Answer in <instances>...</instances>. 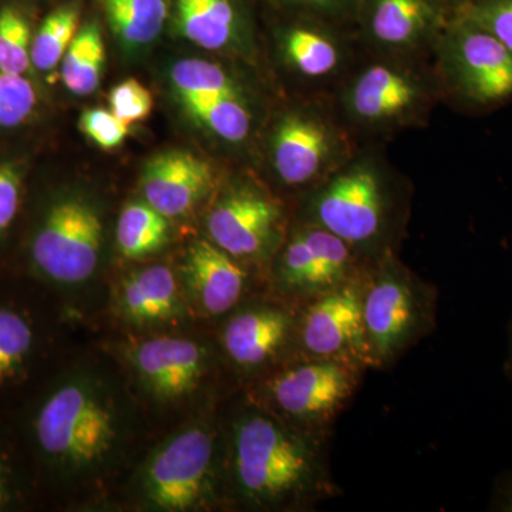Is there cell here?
<instances>
[{
	"mask_svg": "<svg viewBox=\"0 0 512 512\" xmlns=\"http://www.w3.org/2000/svg\"><path fill=\"white\" fill-rule=\"evenodd\" d=\"M117 305L124 318L138 325L167 322L183 312L177 278L164 265L127 276L117 293Z\"/></svg>",
	"mask_w": 512,
	"mask_h": 512,
	"instance_id": "cell-19",
	"label": "cell"
},
{
	"mask_svg": "<svg viewBox=\"0 0 512 512\" xmlns=\"http://www.w3.org/2000/svg\"><path fill=\"white\" fill-rule=\"evenodd\" d=\"M109 103L110 110L130 126L146 120L154 106L150 90L136 79L124 80L113 87Z\"/></svg>",
	"mask_w": 512,
	"mask_h": 512,
	"instance_id": "cell-32",
	"label": "cell"
},
{
	"mask_svg": "<svg viewBox=\"0 0 512 512\" xmlns=\"http://www.w3.org/2000/svg\"><path fill=\"white\" fill-rule=\"evenodd\" d=\"M372 264L325 228L305 222L279 252L271 272L272 291L302 306L362 278Z\"/></svg>",
	"mask_w": 512,
	"mask_h": 512,
	"instance_id": "cell-8",
	"label": "cell"
},
{
	"mask_svg": "<svg viewBox=\"0 0 512 512\" xmlns=\"http://www.w3.org/2000/svg\"><path fill=\"white\" fill-rule=\"evenodd\" d=\"M183 104L192 119L229 143H241L251 133L252 116L242 97H210Z\"/></svg>",
	"mask_w": 512,
	"mask_h": 512,
	"instance_id": "cell-26",
	"label": "cell"
},
{
	"mask_svg": "<svg viewBox=\"0 0 512 512\" xmlns=\"http://www.w3.org/2000/svg\"><path fill=\"white\" fill-rule=\"evenodd\" d=\"M491 510L512 512V473L505 474L495 485Z\"/></svg>",
	"mask_w": 512,
	"mask_h": 512,
	"instance_id": "cell-36",
	"label": "cell"
},
{
	"mask_svg": "<svg viewBox=\"0 0 512 512\" xmlns=\"http://www.w3.org/2000/svg\"><path fill=\"white\" fill-rule=\"evenodd\" d=\"M448 59L464 99L490 106L512 97V52L487 30L464 25L451 39Z\"/></svg>",
	"mask_w": 512,
	"mask_h": 512,
	"instance_id": "cell-12",
	"label": "cell"
},
{
	"mask_svg": "<svg viewBox=\"0 0 512 512\" xmlns=\"http://www.w3.org/2000/svg\"><path fill=\"white\" fill-rule=\"evenodd\" d=\"M37 487L35 467L18 427L0 426V512L29 507Z\"/></svg>",
	"mask_w": 512,
	"mask_h": 512,
	"instance_id": "cell-20",
	"label": "cell"
},
{
	"mask_svg": "<svg viewBox=\"0 0 512 512\" xmlns=\"http://www.w3.org/2000/svg\"><path fill=\"white\" fill-rule=\"evenodd\" d=\"M32 30L15 8L0 10V70L25 74L32 64Z\"/></svg>",
	"mask_w": 512,
	"mask_h": 512,
	"instance_id": "cell-30",
	"label": "cell"
},
{
	"mask_svg": "<svg viewBox=\"0 0 512 512\" xmlns=\"http://www.w3.org/2000/svg\"><path fill=\"white\" fill-rule=\"evenodd\" d=\"M171 80L183 103L210 97H242L237 84L222 67L204 60L178 62L171 70Z\"/></svg>",
	"mask_w": 512,
	"mask_h": 512,
	"instance_id": "cell-27",
	"label": "cell"
},
{
	"mask_svg": "<svg viewBox=\"0 0 512 512\" xmlns=\"http://www.w3.org/2000/svg\"><path fill=\"white\" fill-rule=\"evenodd\" d=\"M306 221L345 241L369 262L394 254L400 204L372 165H353L320 184L306 205Z\"/></svg>",
	"mask_w": 512,
	"mask_h": 512,
	"instance_id": "cell-4",
	"label": "cell"
},
{
	"mask_svg": "<svg viewBox=\"0 0 512 512\" xmlns=\"http://www.w3.org/2000/svg\"><path fill=\"white\" fill-rule=\"evenodd\" d=\"M22 204V173L15 165L0 164V244L15 225Z\"/></svg>",
	"mask_w": 512,
	"mask_h": 512,
	"instance_id": "cell-34",
	"label": "cell"
},
{
	"mask_svg": "<svg viewBox=\"0 0 512 512\" xmlns=\"http://www.w3.org/2000/svg\"><path fill=\"white\" fill-rule=\"evenodd\" d=\"M299 306L279 298L239 305L221 333L232 366L245 375H268L295 357Z\"/></svg>",
	"mask_w": 512,
	"mask_h": 512,
	"instance_id": "cell-10",
	"label": "cell"
},
{
	"mask_svg": "<svg viewBox=\"0 0 512 512\" xmlns=\"http://www.w3.org/2000/svg\"><path fill=\"white\" fill-rule=\"evenodd\" d=\"M430 9L424 0H376L373 9V35L389 46L412 45L426 30Z\"/></svg>",
	"mask_w": 512,
	"mask_h": 512,
	"instance_id": "cell-25",
	"label": "cell"
},
{
	"mask_svg": "<svg viewBox=\"0 0 512 512\" xmlns=\"http://www.w3.org/2000/svg\"><path fill=\"white\" fill-rule=\"evenodd\" d=\"M363 278L299 306L293 360H339L370 370L362 316Z\"/></svg>",
	"mask_w": 512,
	"mask_h": 512,
	"instance_id": "cell-9",
	"label": "cell"
},
{
	"mask_svg": "<svg viewBox=\"0 0 512 512\" xmlns=\"http://www.w3.org/2000/svg\"><path fill=\"white\" fill-rule=\"evenodd\" d=\"M168 234V218L146 201L131 202L121 211L117 244L126 258L138 259L154 254L164 247Z\"/></svg>",
	"mask_w": 512,
	"mask_h": 512,
	"instance_id": "cell-24",
	"label": "cell"
},
{
	"mask_svg": "<svg viewBox=\"0 0 512 512\" xmlns=\"http://www.w3.org/2000/svg\"><path fill=\"white\" fill-rule=\"evenodd\" d=\"M185 276L195 302L208 316L228 315L247 298V269L212 241L201 239L191 245L185 259Z\"/></svg>",
	"mask_w": 512,
	"mask_h": 512,
	"instance_id": "cell-16",
	"label": "cell"
},
{
	"mask_svg": "<svg viewBox=\"0 0 512 512\" xmlns=\"http://www.w3.org/2000/svg\"><path fill=\"white\" fill-rule=\"evenodd\" d=\"M42 352V329L23 303L0 299V396L25 386Z\"/></svg>",
	"mask_w": 512,
	"mask_h": 512,
	"instance_id": "cell-18",
	"label": "cell"
},
{
	"mask_svg": "<svg viewBox=\"0 0 512 512\" xmlns=\"http://www.w3.org/2000/svg\"><path fill=\"white\" fill-rule=\"evenodd\" d=\"M420 84L409 73L387 64H373L357 77L349 93L353 114L366 123H389L419 106Z\"/></svg>",
	"mask_w": 512,
	"mask_h": 512,
	"instance_id": "cell-17",
	"label": "cell"
},
{
	"mask_svg": "<svg viewBox=\"0 0 512 512\" xmlns=\"http://www.w3.org/2000/svg\"><path fill=\"white\" fill-rule=\"evenodd\" d=\"M510 373L512 375V335H511V350H510Z\"/></svg>",
	"mask_w": 512,
	"mask_h": 512,
	"instance_id": "cell-37",
	"label": "cell"
},
{
	"mask_svg": "<svg viewBox=\"0 0 512 512\" xmlns=\"http://www.w3.org/2000/svg\"><path fill=\"white\" fill-rule=\"evenodd\" d=\"M40 484H70L111 466L126 437L116 392L93 375L56 377L15 419Z\"/></svg>",
	"mask_w": 512,
	"mask_h": 512,
	"instance_id": "cell-1",
	"label": "cell"
},
{
	"mask_svg": "<svg viewBox=\"0 0 512 512\" xmlns=\"http://www.w3.org/2000/svg\"><path fill=\"white\" fill-rule=\"evenodd\" d=\"M336 138L325 121L291 114L276 127L272 160L276 175L288 187H305L322 180L333 157Z\"/></svg>",
	"mask_w": 512,
	"mask_h": 512,
	"instance_id": "cell-15",
	"label": "cell"
},
{
	"mask_svg": "<svg viewBox=\"0 0 512 512\" xmlns=\"http://www.w3.org/2000/svg\"><path fill=\"white\" fill-rule=\"evenodd\" d=\"M137 376L158 400H174L197 389L210 365L208 350L195 340H144L130 352Z\"/></svg>",
	"mask_w": 512,
	"mask_h": 512,
	"instance_id": "cell-13",
	"label": "cell"
},
{
	"mask_svg": "<svg viewBox=\"0 0 512 512\" xmlns=\"http://www.w3.org/2000/svg\"><path fill=\"white\" fill-rule=\"evenodd\" d=\"M366 372L352 362L292 360L262 377L251 400L295 429L330 440Z\"/></svg>",
	"mask_w": 512,
	"mask_h": 512,
	"instance_id": "cell-5",
	"label": "cell"
},
{
	"mask_svg": "<svg viewBox=\"0 0 512 512\" xmlns=\"http://www.w3.org/2000/svg\"><path fill=\"white\" fill-rule=\"evenodd\" d=\"M284 207L268 192L241 185L227 192L208 215L210 241L238 261H264L278 248Z\"/></svg>",
	"mask_w": 512,
	"mask_h": 512,
	"instance_id": "cell-11",
	"label": "cell"
},
{
	"mask_svg": "<svg viewBox=\"0 0 512 512\" xmlns=\"http://www.w3.org/2000/svg\"><path fill=\"white\" fill-rule=\"evenodd\" d=\"M439 292L396 255L367 268L362 316L370 370H387L436 328Z\"/></svg>",
	"mask_w": 512,
	"mask_h": 512,
	"instance_id": "cell-3",
	"label": "cell"
},
{
	"mask_svg": "<svg viewBox=\"0 0 512 512\" xmlns=\"http://www.w3.org/2000/svg\"><path fill=\"white\" fill-rule=\"evenodd\" d=\"M229 427L227 477L252 510L311 511L342 493L330 471L329 439L295 429L249 400Z\"/></svg>",
	"mask_w": 512,
	"mask_h": 512,
	"instance_id": "cell-2",
	"label": "cell"
},
{
	"mask_svg": "<svg viewBox=\"0 0 512 512\" xmlns=\"http://www.w3.org/2000/svg\"><path fill=\"white\" fill-rule=\"evenodd\" d=\"M478 28L487 30L512 52V0H495L477 10L470 20Z\"/></svg>",
	"mask_w": 512,
	"mask_h": 512,
	"instance_id": "cell-35",
	"label": "cell"
},
{
	"mask_svg": "<svg viewBox=\"0 0 512 512\" xmlns=\"http://www.w3.org/2000/svg\"><path fill=\"white\" fill-rule=\"evenodd\" d=\"M212 185L211 165L180 150L165 151L151 158L141 177L144 200L168 220L194 210L210 194Z\"/></svg>",
	"mask_w": 512,
	"mask_h": 512,
	"instance_id": "cell-14",
	"label": "cell"
},
{
	"mask_svg": "<svg viewBox=\"0 0 512 512\" xmlns=\"http://www.w3.org/2000/svg\"><path fill=\"white\" fill-rule=\"evenodd\" d=\"M311 2H325V0H311Z\"/></svg>",
	"mask_w": 512,
	"mask_h": 512,
	"instance_id": "cell-38",
	"label": "cell"
},
{
	"mask_svg": "<svg viewBox=\"0 0 512 512\" xmlns=\"http://www.w3.org/2000/svg\"><path fill=\"white\" fill-rule=\"evenodd\" d=\"M106 52L97 25H86L77 32L62 60L64 86L76 96H87L99 87Z\"/></svg>",
	"mask_w": 512,
	"mask_h": 512,
	"instance_id": "cell-22",
	"label": "cell"
},
{
	"mask_svg": "<svg viewBox=\"0 0 512 512\" xmlns=\"http://www.w3.org/2000/svg\"><path fill=\"white\" fill-rule=\"evenodd\" d=\"M37 96L25 74L0 70V128L18 127L32 116Z\"/></svg>",
	"mask_w": 512,
	"mask_h": 512,
	"instance_id": "cell-31",
	"label": "cell"
},
{
	"mask_svg": "<svg viewBox=\"0 0 512 512\" xmlns=\"http://www.w3.org/2000/svg\"><path fill=\"white\" fill-rule=\"evenodd\" d=\"M80 130L103 150H113L124 143L130 134V124L124 123L111 110L84 111L79 121Z\"/></svg>",
	"mask_w": 512,
	"mask_h": 512,
	"instance_id": "cell-33",
	"label": "cell"
},
{
	"mask_svg": "<svg viewBox=\"0 0 512 512\" xmlns=\"http://www.w3.org/2000/svg\"><path fill=\"white\" fill-rule=\"evenodd\" d=\"M101 244L103 221L96 207L82 198H59L37 218L26 245V269L43 284H82L99 266Z\"/></svg>",
	"mask_w": 512,
	"mask_h": 512,
	"instance_id": "cell-6",
	"label": "cell"
},
{
	"mask_svg": "<svg viewBox=\"0 0 512 512\" xmlns=\"http://www.w3.org/2000/svg\"><path fill=\"white\" fill-rule=\"evenodd\" d=\"M80 13L72 6L56 9L43 20L32 42V64L50 72L62 63L67 49L79 32Z\"/></svg>",
	"mask_w": 512,
	"mask_h": 512,
	"instance_id": "cell-28",
	"label": "cell"
},
{
	"mask_svg": "<svg viewBox=\"0 0 512 512\" xmlns=\"http://www.w3.org/2000/svg\"><path fill=\"white\" fill-rule=\"evenodd\" d=\"M177 19L184 36L208 50L227 47L237 28L229 0H178Z\"/></svg>",
	"mask_w": 512,
	"mask_h": 512,
	"instance_id": "cell-21",
	"label": "cell"
},
{
	"mask_svg": "<svg viewBox=\"0 0 512 512\" xmlns=\"http://www.w3.org/2000/svg\"><path fill=\"white\" fill-rule=\"evenodd\" d=\"M285 53L299 73L312 79L329 76L338 69L339 47L328 36L312 29H293L286 36Z\"/></svg>",
	"mask_w": 512,
	"mask_h": 512,
	"instance_id": "cell-29",
	"label": "cell"
},
{
	"mask_svg": "<svg viewBox=\"0 0 512 512\" xmlns=\"http://www.w3.org/2000/svg\"><path fill=\"white\" fill-rule=\"evenodd\" d=\"M217 434L198 424L175 433L148 457L140 473L141 498L160 511L211 504L221 483Z\"/></svg>",
	"mask_w": 512,
	"mask_h": 512,
	"instance_id": "cell-7",
	"label": "cell"
},
{
	"mask_svg": "<svg viewBox=\"0 0 512 512\" xmlns=\"http://www.w3.org/2000/svg\"><path fill=\"white\" fill-rule=\"evenodd\" d=\"M113 32L128 46L154 42L167 19L165 0H103Z\"/></svg>",
	"mask_w": 512,
	"mask_h": 512,
	"instance_id": "cell-23",
	"label": "cell"
}]
</instances>
